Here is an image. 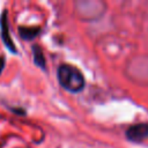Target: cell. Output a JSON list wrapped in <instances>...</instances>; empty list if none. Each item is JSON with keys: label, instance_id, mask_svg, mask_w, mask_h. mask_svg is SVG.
Wrapping results in <instances>:
<instances>
[{"label": "cell", "instance_id": "3", "mask_svg": "<svg viewBox=\"0 0 148 148\" xmlns=\"http://www.w3.org/2000/svg\"><path fill=\"white\" fill-rule=\"evenodd\" d=\"M1 31H2V39H3L5 44L7 45V47H8L10 51L15 52L14 44H13V42L10 40V38H9V34H8V23H7L6 13H3L2 18H1Z\"/></svg>", "mask_w": 148, "mask_h": 148}, {"label": "cell", "instance_id": "4", "mask_svg": "<svg viewBox=\"0 0 148 148\" xmlns=\"http://www.w3.org/2000/svg\"><path fill=\"white\" fill-rule=\"evenodd\" d=\"M38 32H39V29L38 28H23V27L20 28V35L24 39H31Z\"/></svg>", "mask_w": 148, "mask_h": 148}, {"label": "cell", "instance_id": "6", "mask_svg": "<svg viewBox=\"0 0 148 148\" xmlns=\"http://www.w3.org/2000/svg\"><path fill=\"white\" fill-rule=\"evenodd\" d=\"M3 65H5V60H3V58H0V73L3 69Z\"/></svg>", "mask_w": 148, "mask_h": 148}, {"label": "cell", "instance_id": "5", "mask_svg": "<svg viewBox=\"0 0 148 148\" xmlns=\"http://www.w3.org/2000/svg\"><path fill=\"white\" fill-rule=\"evenodd\" d=\"M34 58H35V62L40 66V67H44V64H45V60H44V57H43V53L40 51V49L38 46H35L34 47Z\"/></svg>", "mask_w": 148, "mask_h": 148}, {"label": "cell", "instance_id": "2", "mask_svg": "<svg viewBox=\"0 0 148 148\" xmlns=\"http://www.w3.org/2000/svg\"><path fill=\"white\" fill-rule=\"evenodd\" d=\"M126 136L131 141H141L148 136V125L147 124H135L131 126L127 132Z\"/></svg>", "mask_w": 148, "mask_h": 148}, {"label": "cell", "instance_id": "1", "mask_svg": "<svg viewBox=\"0 0 148 148\" xmlns=\"http://www.w3.org/2000/svg\"><path fill=\"white\" fill-rule=\"evenodd\" d=\"M58 80L61 87L71 92H77L84 87L82 73L72 65L64 64L58 68Z\"/></svg>", "mask_w": 148, "mask_h": 148}]
</instances>
